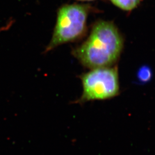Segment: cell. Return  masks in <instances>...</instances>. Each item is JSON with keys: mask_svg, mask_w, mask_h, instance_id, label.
Here are the masks:
<instances>
[{"mask_svg": "<svg viewBox=\"0 0 155 155\" xmlns=\"http://www.w3.org/2000/svg\"><path fill=\"white\" fill-rule=\"evenodd\" d=\"M124 41L116 25L109 21L95 24L88 38L72 51L73 55L87 68L113 66L122 52Z\"/></svg>", "mask_w": 155, "mask_h": 155, "instance_id": "6da1fadb", "label": "cell"}, {"mask_svg": "<svg viewBox=\"0 0 155 155\" xmlns=\"http://www.w3.org/2000/svg\"><path fill=\"white\" fill-rule=\"evenodd\" d=\"M89 11V6L77 4H66L59 8L53 35L45 52L82 36L86 29Z\"/></svg>", "mask_w": 155, "mask_h": 155, "instance_id": "7a4b0ae2", "label": "cell"}, {"mask_svg": "<svg viewBox=\"0 0 155 155\" xmlns=\"http://www.w3.org/2000/svg\"><path fill=\"white\" fill-rule=\"evenodd\" d=\"M82 94L75 104H83L94 101L109 100L120 93L118 70L117 66L90 69L79 76Z\"/></svg>", "mask_w": 155, "mask_h": 155, "instance_id": "3957f363", "label": "cell"}, {"mask_svg": "<svg viewBox=\"0 0 155 155\" xmlns=\"http://www.w3.org/2000/svg\"><path fill=\"white\" fill-rule=\"evenodd\" d=\"M111 2L120 9L130 11L136 8L142 0H110Z\"/></svg>", "mask_w": 155, "mask_h": 155, "instance_id": "277c9868", "label": "cell"}, {"mask_svg": "<svg viewBox=\"0 0 155 155\" xmlns=\"http://www.w3.org/2000/svg\"><path fill=\"white\" fill-rule=\"evenodd\" d=\"M79 1H93V0H79Z\"/></svg>", "mask_w": 155, "mask_h": 155, "instance_id": "5b68a950", "label": "cell"}]
</instances>
